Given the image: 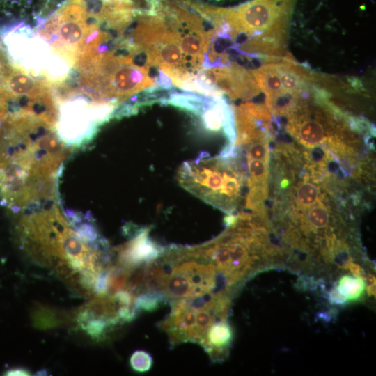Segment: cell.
Returning a JSON list of instances; mask_svg holds the SVG:
<instances>
[{"label":"cell","mask_w":376,"mask_h":376,"mask_svg":"<svg viewBox=\"0 0 376 376\" xmlns=\"http://www.w3.org/2000/svg\"><path fill=\"white\" fill-rule=\"evenodd\" d=\"M306 219L308 224L313 229L323 228L329 223L328 210L322 202H316L310 207Z\"/></svg>","instance_id":"52a82bcc"},{"label":"cell","mask_w":376,"mask_h":376,"mask_svg":"<svg viewBox=\"0 0 376 376\" xmlns=\"http://www.w3.org/2000/svg\"><path fill=\"white\" fill-rule=\"evenodd\" d=\"M161 249L148 237V228L142 229L122 251L121 259L128 265L148 262L160 255Z\"/></svg>","instance_id":"7a4b0ae2"},{"label":"cell","mask_w":376,"mask_h":376,"mask_svg":"<svg viewBox=\"0 0 376 376\" xmlns=\"http://www.w3.org/2000/svg\"><path fill=\"white\" fill-rule=\"evenodd\" d=\"M160 301V295H155V294L143 295L135 301V308L153 311L159 306Z\"/></svg>","instance_id":"7c38bea8"},{"label":"cell","mask_w":376,"mask_h":376,"mask_svg":"<svg viewBox=\"0 0 376 376\" xmlns=\"http://www.w3.org/2000/svg\"><path fill=\"white\" fill-rule=\"evenodd\" d=\"M6 375H30L29 371L24 368H13L6 371Z\"/></svg>","instance_id":"5bb4252c"},{"label":"cell","mask_w":376,"mask_h":376,"mask_svg":"<svg viewBox=\"0 0 376 376\" xmlns=\"http://www.w3.org/2000/svg\"><path fill=\"white\" fill-rule=\"evenodd\" d=\"M248 167L251 174L249 185L265 183L268 175L267 163L260 160L248 159Z\"/></svg>","instance_id":"9c48e42d"},{"label":"cell","mask_w":376,"mask_h":376,"mask_svg":"<svg viewBox=\"0 0 376 376\" xmlns=\"http://www.w3.org/2000/svg\"><path fill=\"white\" fill-rule=\"evenodd\" d=\"M297 135L300 141L308 148L321 143L325 137L322 125L315 120L306 119L298 123L296 127Z\"/></svg>","instance_id":"277c9868"},{"label":"cell","mask_w":376,"mask_h":376,"mask_svg":"<svg viewBox=\"0 0 376 376\" xmlns=\"http://www.w3.org/2000/svg\"><path fill=\"white\" fill-rule=\"evenodd\" d=\"M329 300L331 303L336 304H343L347 301L335 286L329 292Z\"/></svg>","instance_id":"4fadbf2b"},{"label":"cell","mask_w":376,"mask_h":376,"mask_svg":"<svg viewBox=\"0 0 376 376\" xmlns=\"http://www.w3.org/2000/svg\"><path fill=\"white\" fill-rule=\"evenodd\" d=\"M232 340V330L225 322L214 323L208 329L205 340L203 344L206 350L212 353L222 351Z\"/></svg>","instance_id":"3957f363"},{"label":"cell","mask_w":376,"mask_h":376,"mask_svg":"<svg viewBox=\"0 0 376 376\" xmlns=\"http://www.w3.org/2000/svg\"><path fill=\"white\" fill-rule=\"evenodd\" d=\"M269 156L268 146L264 141L252 143L247 153L248 159L260 160L265 163L268 162Z\"/></svg>","instance_id":"8fae6325"},{"label":"cell","mask_w":376,"mask_h":376,"mask_svg":"<svg viewBox=\"0 0 376 376\" xmlns=\"http://www.w3.org/2000/svg\"><path fill=\"white\" fill-rule=\"evenodd\" d=\"M336 287L347 301H354L361 299L363 295L366 284L362 276L345 274L340 278Z\"/></svg>","instance_id":"5b68a950"},{"label":"cell","mask_w":376,"mask_h":376,"mask_svg":"<svg viewBox=\"0 0 376 376\" xmlns=\"http://www.w3.org/2000/svg\"><path fill=\"white\" fill-rule=\"evenodd\" d=\"M296 0H251L235 8H220L224 20L237 33L284 50L288 22Z\"/></svg>","instance_id":"6da1fadb"},{"label":"cell","mask_w":376,"mask_h":376,"mask_svg":"<svg viewBox=\"0 0 376 376\" xmlns=\"http://www.w3.org/2000/svg\"><path fill=\"white\" fill-rule=\"evenodd\" d=\"M32 318L35 326L41 329L54 327L58 322L54 311L45 306H37L33 311Z\"/></svg>","instance_id":"ba28073f"},{"label":"cell","mask_w":376,"mask_h":376,"mask_svg":"<svg viewBox=\"0 0 376 376\" xmlns=\"http://www.w3.org/2000/svg\"><path fill=\"white\" fill-rule=\"evenodd\" d=\"M297 203L302 208H308L318 200L319 189L308 182H301L297 189Z\"/></svg>","instance_id":"8992f818"},{"label":"cell","mask_w":376,"mask_h":376,"mask_svg":"<svg viewBox=\"0 0 376 376\" xmlns=\"http://www.w3.org/2000/svg\"><path fill=\"white\" fill-rule=\"evenodd\" d=\"M132 368L138 372H146L152 365L150 356L144 351H136L131 357Z\"/></svg>","instance_id":"30bf717a"}]
</instances>
